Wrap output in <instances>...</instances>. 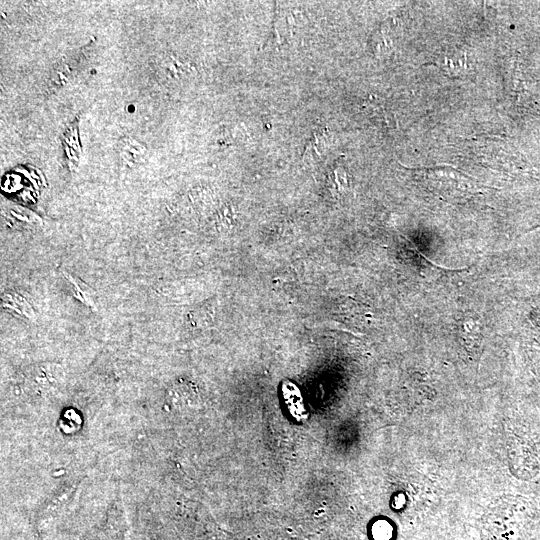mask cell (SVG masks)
I'll return each mask as SVG.
<instances>
[{
	"mask_svg": "<svg viewBox=\"0 0 540 540\" xmlns=\"http://www.w3.org/2000/svg\"><path fill=\"white\" fill-rule=\"evenodd\" d=\"M64 371L55 363H40L32 366L27 373L29 386L37 393H48L63 382Z\"/></svg>",
	"mask_w": 540,
	"mask_h": 540,
	"instance_id": "obj_1",
	"label": "cell"
},
{
	"mask_svg": "<svg viewBox=\"0 0 540 540\" xmlns=\"http://www.w3.org/2000/svg\"><path fill=\"white\" fill-rule=\"evenodd\" d=\"M1 307L9 314L25 321H35L37 318L31 302L16 291H5L1 294Z\"/></svg>",
	"mask_w": 540,
	"mask_h": 540,
	"instance_id": "obj_2",
	"label": "cell"
},
{
	"mask_svg": "<svg viewBox=\"0 0 540 540\" xmlns=\"http://www.w3.org/2000/svg\"><path fill=\"white\" fill-rule=\"evenodd\" d=\"M63 275L69 284L70 292L73 297L90 309L94 311L97 310L95 291L78 277L72 276L65 271L63 272Z\"/></svg>",
	"mask_w": 540,
	"mask_h": 540,
	"instance_id": "obj_3",
	"label": "cell"
},
{
	"mask_svg": "<svg viewBox=\"0 0 540 540\" xmlns=\"http://www.w3.org/2000/svg\"><path fill=\"white\" fill-rule=\"evenodd\" d=\"M282 395L290 413L297 419L303 420L307 413L304 407L303 398L298 387L286 380L282 383Z\"/></svg>",
	"mask_w": 540,
	"mask_h": 540,
	"instance_id": "obj_4",
	"label": "cell"
},
{
	"mask_svg": "<svg viewBox=\"0 0 540 540\" xmlns=\"http://www.w3.org/2000/svg\"><path fill=\"white\" fill-rule=\"evenodd\" d=\"M327 144V132L325 130L317 131L306 147L304 156L309 154L308 157H322L327 151Z\"/></svg>",
	"mask_w": 540,
	"mask_h": 540,
	"instance_id": "obj_5",
	"label": "cell"
}]
</instances>
